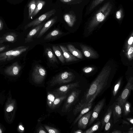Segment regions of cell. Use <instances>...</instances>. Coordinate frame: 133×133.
I'll return each instance as SVG.
<instances>
[{
	"label": "cell",
	"instance_id": "5bb4252c",
	"mask_svg": "<svg viewBox=\"0 0 133 133\" xmlns=\"http://www.w3.org/2000/svg\"><path fill=\"white\" fill-rule=\"evenodd\" d=\"M92 111H89L83 115L78 121V127L82 129H85L91 117Z\"/></svg>",
	"mask_w": 133,
	"mask_h": 133
},
{
	"label": "cell",
	"instance_id": "7402d4cb",
	"mask_svg": "<svg viewBox=\"0 0 133 133\" xmlns=\"http://www.w3.org/2000/svg\"><path fill=\"white\" fill-rule=\"evenodd\" d=\"M52 48L54 53L60 61L62 63H64L65 62V59L62 50L59 46L58 45H52Z\"/></svg>",
	"mask_w": 133,
	"mask_h": 133
},
{
	"label": "cell",
	"instance_id": "83f0119b",
	"mask_svg": "<svg viewBox=\"0 0 133 133\" xmlns=\"http://www.w3.org/2000/svg\"><path fill=\"white\" fill-rule=\"evenodd\" d=\"M15 49L0 53V61H9L11 56L13 54V52Z\"/></svg>",
	"mask_w": 133,
	"mask_h": 133
},
{
	"label": "cell",
	"instance_id": "52a82bcc",
	"mask_svg": "<svg viewBox=\"0 0 133 133\" xmlns=\"http://www.w3.org/2000/svg\"><path fill=\"white\" fill-rule=\"evenodd\" d=\"M79 86V82L69 84L60 87L54 90L53 93L56 97L65 95L69 90Z\"/></svg>",
	"mask_w": 133,
	"mask_h": 133
},
{
	"label": "cell",
	"instance_id": "f6af8a7d",
	"mask_svg": "<svg viewBox=\"0 0 133 133\" xmlns=\"http://www.w3.org/2000/svg\"><path fill=\"white\" fill-rule=\"evenodd\" d=\"M83 131L80 130H78L75 131L74 133H83Z\"/></svg>",
	"mask_w": 133,
	"mask_h": 133
},
{
	"label": "cell",
	"instance_id": "ab89813d",
	"mask_svg": "<svg viewBox=\"0 0 133 133\" xmlns=\"http://www.w3.org/2000/svg\"><path fill=\"white\" fill-rule=\"evenodd\" d=\"M37 132L38 133H46V132L44 130L43 128L41 126L37 129Z\"/></svg>",
	"mask_w": 133,
	"mask_h": 133
},
{
	"label": "cell",
	"instance_id": "7a4b0ae2",
	"mask_svg": "<svg viewBox=\"0 0 133 133\" xmlns=\"http://www.w3.org/2000/svg\"><path fill=\"white\" fill-rule=\"evenodd\" d=\"M116 8L114 0H107L90 15L86 23V28L92 32L113 15Z\"/></svg>",
	"mask_w": 133,
	"mask_h": 133
},
{
	"label": "cell",
	"instance_id": "8fae6325",
	"mask_svg": "<svg viewBox=\"0 0 133 133\" xmlns=\"http://www.w3.org/2000/svg\"><path fill=\"white\" fill-rule=\"evenodd\" d=\"M44 24V23H41L30 31L28 34L25 39V43L33 41L34 38L37 36Z\"/></svg>",
	"mask_w": 133,
	"mask_h": 133
},
{
	"label": "cell",
	"instance_id": "cb8c5ba5",
	"mask_svg": "<svg viewBox=\"0 0 133 133\" xmlns=\"http://www.w3.org/2000/svg\"><path fill=\"white\" fill-rule=\"evenodd\" d=\"M62 34L58 29H55L48 33L44 38L45 40H50L55 38L61 35Z\"/></svg>",
	"mask_w": 133,
	"mask_h": 133
},
{
	"label": "cell",
	"instance_id": "3957f363",
	"mask_svg": "<svg viewBox=\"0 0 133 133\" xmlns=\"http://www.w3.org/2000/svg\"><path fill=\"white\" fill-rule=\"evenodd\" d=\"M75 76L71 72L65 71L54 77L50 82V85L68 83L73 80Z\"/></svg>",
	"mask_w": 133,
	"mask_h": 133
},
{
	"label": "cell",
	"instance_id": "4316f807",
	"mask_svg": "<svg viewBox=\"0 0 133 133\" xmlns=\"http://www.w3.org/2000/svg\"><path fill=\"white\" fill-rule=\"evenodd\" d=\"M36 5L35 10L32 15L31 18H32L45 5V1L42 0H36Z\"/></svg>",
	"mask_w": 133,
	"mask_h": 133
},
{
	"label": "cell",
	"instance_id": "44dd1931",
	"mask_svg": "<svg viewBox=\"0 0 133 133\" xmlns=\"http://www.w3.org/2000/svg\"><path fill=\"white\" fill-rule=\"evenodd\" d=\"M67 47L70 52L76 57L80 59L83 58L81 52L73 45L71 44H68L67 45Z\"/></svg>",
	"mask_w": 133,
	"mask_h": 133
},
{
	"label": "cell",
	"instance_id": "836d02e7",
	"mask_svg": "<svg viewBox=\"0 0 133 133\" xmlns=\"http://www.w3.org/2000/svg\"><path fill=\"white\" fill-rule=\"evenodd\" d=\"M55 98L54 95L48 92L47 96V103L48 106L50 108H51L53 104V102Z\"/></svg>",
	"mask_w": 133,
	"mask_h": 133
},
{
	"label": "cell",
	"instance_id": "d4e9b609",
	"mask_svg": "<svg viewBox=\"0 0 133 133\" xmlns=\"http://www.w3.org/2000/svg\"><path fill=\"white\" fill-rule=\"evenodd\" d=\"M112 114V106L110 107L101 120L102 128H103L105 124L110 120Z\"/></svg>",
	"mask_w": 133,
	"mask_h": 133
},
{
	"label": "cell",
	"instance_id": "277c9868",
	"mask_svg": "<svg viewBox=\"0 0 133 133\" xmlns=\"http://www.w3.org/2000/svg\"><path fill=\"white\" fill-rule=\"evenodd\" d=\"M133 90V77L129 78L124 88L116 100V101L123 108L124 103L130 95L131 91Z\"/></svg>",
	"mask_w": 133,
	"mask_h": 133
},
{
	"label": "cell",
	"instance_id": "b9f144b4",
	"mask_svg": "<svg viewBox=\"0 0 133 133\" xmlns=\"http://www.w3.org/2000/svg\"><path fill=\"white\" fill-rule=\"evenodd\" d=\"M126 119L128 120V121L130 123L132 124H133V119L132 118H127Z\"/></svg>",
	"mask_w": 133,
	"mask_h": 133
},
{
	"label": "cell",
	"instance_id": "4dcf8cb0",
	"mask_svg": "<svg viewBox=\"0 0 133 133\" xmlns=\"http://www.w3.org/2000/svg\"><path fill=\"white\" fill-rule=\"evenodd\" d=\"M101 123L99 121H98L90 128L83 132L84 133H92L94 132L98 129L101 125Z\"/></svg>",
	"mask_w": 133,
	"mask_h": 133
},
{
	"label": "cell",
	"instance_id": "7dc6e473",
	"mask_svg": "<svg viewBox=\"0 0 133 133\" xmlns=\"http://www.w3.org/2000/svg\"><path fill=\"white\" fill-rule=\"evenodd\" d=\"M6 47L5 46H3L1 47H0V52L5 50L6 49Z\"/></svg>",
	"mask_w": 133,
	"mask_h": 133
},
{
	"label": "cell",
	"instance_id": "1f68e13d",
	"mask_svg": "<svg viewBox=\"0 0 133 133\" xmlns=\"http://www.w3.org/2000/svg\"><path fill=\"white\" fill-rule=\"evenodd\" d=\"M122 77H120L114 86L112 93L114 97L116 96L119 90L122 83Z\"/></svg>",
	"mask_w": 133,
	"mask_h": 133
},
{
	"label": "cell",
	"instance_id": "d6a6232c",
	"mask_svg": "<svg viewBox=\"0 0 133 133\" xmlns=\"http://www.w3.org/2000/svg\"><path fill=\"white\" fill-rule=\"evenodd\" d=\"M131 108V104L127 101L124 103L123 108V109L124 114V115L127 116L130 113Z\"/></svg>",
	"mask_w": 133,
	"mask_h": 133
},
{
	"label": "cell",
	"instance_id": "4fadbf2b",
	"mask_svg": "<svg viewBox=\"0 0 133 133\" xmlns=\"http://www.w3.org/2000/svg\"><path fill=\"white\" fill-rule=\"evenodd\" d=\"M83 54L87 58L96 59L98 58V55L97 52L91 48L87 45H80Z\"/></svg>",
	"mask_w": 133,
	"mask_h": 133
},
{
	"label": "cell",
	"instance_id": "5b68a950",
	"mask_svg": "<svg viewBox=\"0 0 133 133\" xmlns=\"http://www.w3.org/2000/svg\"><path fill=\"white\" fill-rule=\"evenodd\" d=\"M46 74V71L43 67L39 65H36L33 69L32 73L33 80L36 84H41L44 80Z\"/></svg>",
	"mask_w": 133,
	"mask_h": 133
},
{
	"label": "cell",
	"instance_id": "bcb514c9",
	"mask_svg": "<svg viewBox=\"0 0 133 133\" xmlns=\"http://www.w3.org/2000/svg\"><path fill=\"white\" fill-rule=\"evenodd\" d=\"M128 133H133V128L132 127L129 129V130L127 132Z\"/></svg>",
	"mask_w": 133,
	"mask_h": 133
},
{
	"label": "cell",
	"instance_id": "ac0fdd59",
	"mask_svg": "<svg viewBox=\"0 0 133 133\" xmlns=\"http://www.w3.org/2000/svg\"><path fill=\"white\" fill-rule=\"evenodd\" d=\"M113 15L118 22H121L122 21L124 16L125 12L121 4H120L117 8H116Z\"/></svg>",
	"mask_w": 133,
	"mask_h": 133
},
{
	"label": "cell",
	"instance_id": "2e32d148",
	"mask_svg": "<svg viewBox=\"0 0 133 133\" xmlns=\"http://www.w3.org/2000/svg\"><path fill=\"white\" fill-rule=\"evenodd\" d=\"M63 17L65 22L70 27H72L74 26L77 19V16L73 11L64 14Z\"/></svg>",
	"mask_w": 133,
	"mask_h": 133
},
{
	"label": "cell",
	"instance_id": "681fc988",
	"mask_svg": "<svg viewBox=\"0 0 133 133\" xmlns=\"http://www.w3.org/2000/svg\"><path fill=\"white\" fill-rule=\"evenodd\" d=\"M19 129L22 130H24V128L23 127H22V126L21 125L19 126Z\"/></svg>",
	"mask_w": 133,
	"mask_h": 133
},
{
	"label": "cell",
	"instance_id": "e0dca14e",
	"mask_svg": "<svg viewBox=\"0 0 133 133\" xmlns=\"http://www.w3.org/2000/svg\"><path fill=\"white\" fill-rule=\"evenodd\" d=\"M57 17L56 16L47 22L43 25L37 37V38L41 37L45 32L56 22Z\"/></svg>",
	"mask_w": 133,
	"mask_h": 133
},
{
	"label": "cell",
	"instance_id": "e575fe53",
	"mask_svg": "<svg viewBox=\"0 0 133 133\" xmlns=\"http://www.w3.org/2000/svg\"><path fill=\"white\" fill-rule=\"evenodd\" d=\"M125 54L129 60L131 61L133 58V45L131 46L126 51Z\"/></svg>",
	"mask_w": 133,
	"mask_h": 133
},
{
	"label": "cell",
	"instance_id": "74e56055",
	"mask_svg": "<svg viewBox=\"0 0 133 133\" xmlns=\"http://www.w3.org/2000/svg\"><path fill=\"white\" fill-rule=\"evenodd\" d=\"M94 69V67L88 66L82 69V71L85 73H89L92 72Z\"/></svg>",
	"mask_w": 133,
	"mask_h": 133
},
{
	"label": "cell",
	"instance_id": "9c48e42d",
	"mask_svg": "<svg viewBox=\"0 0 133 133\" xmlns=\"http://www.w3.org/2000/svg\"><path fill=\"white\" fill-rule=\"evenodd\" d=\"M105 101V98H103L95 106L92 111L88 123L89 126L92 124L98 117L99 113L104 106Z\"/></svg>",
	"mask_w": 133,
	"mask_h": 133
},
{
	"label": "cell",
	"instance_id": "7c38bea8",
	"mask_svg": "<svg viewBox=\"0 0 133 133\" xmlns=\"http://www.w3.org/2000/svg\"><path fill=\"white\" fill-rule=\"evenodd\" d=\"M112 106L114 123H115L119 121L121 117L122 108L117 102L114 103Z\"/></svg>",
	"mask_w": 133,
	"mask_h": 133
},
{
	"label": "cell",
	"instance_id": "ffe728a7",
	"mask_svg": "<svg viewBox=\"0 0 133 133\" xmlns=\"http://www.w3.org/2000/svg\"><path fill=\"white\" fill-rule=\"evenodd\" d=\"M21 68V66L17 62H16L6 68L5 71L8 74L17 75L18 74Z\"/></svg>",
	"mask_w": 133,
	"mask_h": 133
},
{
	"label": "cell",
	"instance_id": "60d3db41",
	"mask_svg": "<svg viewBox=\"0 0 133 133\" xmlns=\"http://www.w3.org/2000/svg\"><path fill=\"white\" fill-rule=\"evenodd\" d=\"M3 27V23L2 20L0 19V31L2 30Z\"/></svg>",
	"mask_w": 133,
	"mask_h": 133
},
{
	"label": "cell",
	"instance_id": "6da1fadb",
	"mask_svg": "<svg viewBox=\"0 0 133 133\" xmlns=\"http://www.w3.org/2000/svg\"><path fill=\"white\" fill-rule=\"evenodd\" d=\"M111 68L107 65L102 69L99 74L85 92L84 95L73 111L74 114L76 115L88 103H92L95 99L102 94L108 87L109 79Z\"/></svg>",
	"mask_w": 133,
	"mask_h": 133
},
{
	"label": "cell",
	"instance_id": "ee69618b",
	"mask_svg": "<svg viewBox=\"0 0 133 133\" xmlns=\"http://www.w3.org/2000/svg\"><path fill=\"white\" fill-rule=\"evenodd\" d=\"M112 133H121L122 132L119 130H114L112 132Z\"/></svg>",
	"mask_w": 133,
	"mask_h": 133
},
{
	"label": "cell",
	"instance_id": "30bf717a",
	"mask_svg": "<svg viewBox=\"0 0 133 133\" xmlns=\"http://www.w3.org/2000/svg\"><path fill=\"white\" fill-rule=\"evenodd\" d=\"M107 0H91L87 6L84 16L89 15L94 10Z\"/></svg>",
	"mask_w": 133,
	"mask_h": 133
},
{
	"label": "cell",
	"instance_id": "8d00e7d4",
	"mask_svg": "<svg viewBox=\"0 0 133 133\" xmlns=\"http://www.w3.org/2000/svg\"><path fill=\"white\" fill-rule=\"evenodd\" d=\"M44 127L48 132L49 133H59V131L54 127L47 125H44Z\"/></svg>",
	"mask_w": 133,
	"mask_h": 133
},
{
	"label": "cell",
	"instance_id": "d6986e66",
	"mask_svg": "<svg viewBox=\"0 0 133 133\" xmlns=\"http://www.w3.org/2000/svg\"><path fill=\"white\" fill-rule=\"evenodd\" d=\"M17 35L14 32L7 33L0 38V43L9 42L12 43L17 40Z\"/></svg>",
	"mask_w": 133,
	"mask_h": 133
},
{
	"label": "cell",
	"instance_id": "7bdbcfd3",
	"mask_svg": "<svg viewBox=\"0 0 133 133\" xmlns=\"http://www.w3.org/2000/svg\"><path fill=\"white\" fill-rule=\"evenodd\" d=\"M13 107L12 106H10L8 108L6 111L8 112H10L13 110Z\"/></svg>",
	"mask_w": 133,
	"mask_h": 133
},
{
	"label": "cell",
	"instance_id": "f907efd6",
	"mask_svg": "<svg viewBox=\"0 0 133 133\" xmlns=\"http://www.w3.org/2000/svg\"><path fill=\"white\" fill-rule=\"evenodd\" d=\"M2 133V131L1 130V129H0V133Z\"/></svg>",
	"mask_w": 133,
	"mask_h": 133
},
{
	"label": "cell",
	"instance_id": "ba28073f",
	"mask_svg": "<svg viewBox=\"0 0 133 133\" xmlns=\"http://www.w3.org/2000/svg\"><path fill=\"white\" fill-rule=\"evenodd\" d=\"M80 92V91L79 90H76L71 93L62 108V111L66 112L68 110L73 103L78 97Z\"/></svg>",
	"mask_w": 133,
	"mask_h": 133
},
{
	"label": "cell",
	"instance_id": "f1b7e54d",
	"mask_svg": "<svg viewBox=\"0 0 133 133\" xmlns=\"http://www.w3.org/2000/svg\"><path fill=\"white\" fill-rule=\"evenodd\" d=\"M36 5V0H32L28 4L29 8V15L28 18L29 19L31 18L32 15L35 10Z\"/></svg>",
	"mask_w": 133,
	"mask_h": 133
},
{
	"label": "cell",
	"instance_id": "9a60e30c",
	"mask_svg": "<svg viewBox=\"0 0 133 133\" xmlns=\"http://www.w3.org/2000/svg\"><path fill=\"white\" fill-rule=\"evenodd\" d=\"M62 52L65 61L66 63L78 61L79 59L72 55L65 46H59Z\"/></svg>",
	"mask_w": 133,
	"mask_h": 133
},
{
	"label": "cell",
	"instance_id": "603a6c76",
	"mask_svg": "<svg viewBox=\"0 0 133 133\" xmlns=\"http://www.w3.org/2000/svg\"><path fill=\"white\" fill-rule=\"evenodd\" d=\"M92 103H88L86 104L80 111L79 115L75 120L73 125L75 124L79 119L84 114L88 112L91 109L92 106Z\"/></svg>",
	"mask_w": 133,
	"mask_h": 133
},
{
	"label": "cell",
	"instance_id": "8992f818",
	"mask_svg": "<svg viewBox=\"0 0 133 133\" xmlns=\"http://www.w3.org/2000/svg\"><path fill=\"white\" fill-rule=\"evenodd\" d=\"M56 12L55 10L53 9L42 14L26 25L24 27L25 29H26L38 25L43 21L48 19L54 15Z\"/></svg>",
	"mask_w": 133,
	"mask_h": 133
},
{
	"label": "cell",
	"instance_id": "c3c4849f",
	"mask_svg": "<svg viewBox=\"0 0 133 133\" xmlns=\"http://www.w3.org/2000/svg\"><path fill=\"white\" fill-rule=\"evenodd\" d=\"M123 123L124 124H130L129 122H127L125 121H123Z\"/></svg>",
	"mask_w": 133,
	"mask_h": 133
},
{
	"label": "cell",
	"instance_id": "d590c367",
	"mask_svg": "<svg viewBox=\"0 0 133 133\" xmlns=\"http://www.w3.org/2000/svg\"><path fill=\"white\" fill-rule=\"evenodd\" d=\"M133 33L132 32L128 39L125 46L126 51L131 46L133 45Z\"/></svg>",
	"mask_w": 133,
	"mask_h": 133
},
{
	"label": "cell",
	"instance_id": "f35d334b",
	"mask_svg": "<svg viewBox=\"0 0 133 133\" xmlns=\"http://www.w3.org/2000/svg\"><path fill=\"white\" fill-rule=\"evenodd\" d=\"M111 126V122L110 120L105 125L104 130L105 131L109 132Z\"/></svg>",
	"mask_w": 133,
	"mask_h": 133
},
{
	"label": "cell",
	"instance_id": "484cf974",
	"mask_svg": "<svg viewBox=\"0 0 133 133\" xmlns=\"http://www.w3.org/2000/svg\"><path fill=\"white\" fill-rule=\"evenodd\" d=\"M45 53L50 62L54 63L58 62L52 50L49 47L46 48Z\"/></svg>",
	"mask_w": 133,
	"mask_h": 133
},
{
	"label": "cell",
	"instance_id": "f546056e",
	"mask_svg": "<svg viewBox=\"0 0 133 133\" xmlns=\"http://www.w3.org/2000/svg\"><path fill=\"white\" fill-rule=\"evenodd\" d=\"M66 97V96L65 95L56 97L53 102L51 108L52 109H55Z\"/></svg>",
	"mask_w": 133,
	"mask_h": 133
}]
</instances>
